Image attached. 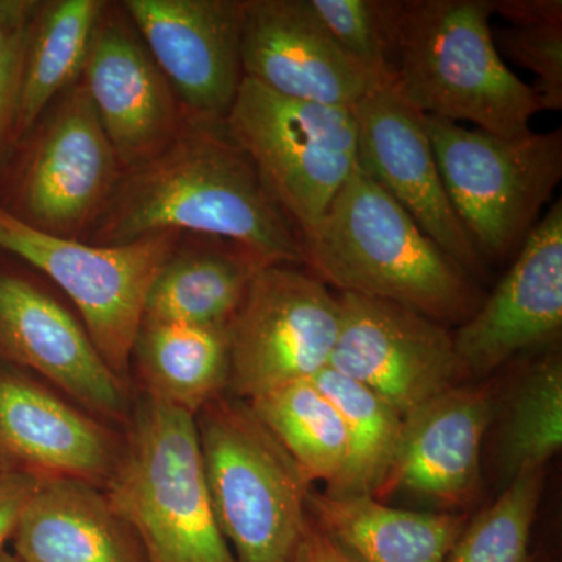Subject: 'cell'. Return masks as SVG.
Returning <instances> with one entry per match:
<instances>
[{"instance_id": "cell-10", "label": "cell", "mask_w": 562, "mask_h": 562, "mask_svg": "<svg viewBox=\"0 0 562 562\" xmlns=\"http://www.w3.org/2000/svg\"><path fill=\"white\" fill-rule=\"evenodd\" d=\"M31 136L14 214L41 232L79 239L124 173L81 79L55 99Z\"/></svg>"}, {"instance_id": "cell-28", "label": "cell", "mask_w": 562, "mask_h": 562, "mask_svg": "<svg viewBox=\"0 0 562 562\" xmlns=\"http://www.w3.org/2000/svg\"><path fill=\"white\" fill-rule=\"evenodd\" d=\"M543 471L524 472L512 480L497 502L465 525L447 562H530Z\"/></svg>"}, {"instance_id": "cell-17", "label": "cell", "mask_w": 562, "mask_h": 562, "mask_svg": "<svg viewBox=\"0 0 562 562\" xmlns=\"http://www.w3.org/2000/svg\"><path fill=\"white\" fill-rule=\"evenodd\" d=\"M492 416L490 386L458 384L403 417L397 449L375 498L405 492L441 506L471 502Z\"/></svg>"}, {"instance_id": "cell-27", "label": "cell", "mask_w": 562, "mask_h": 562, "mask_svg": "<svg viewBox=\"0 0 562 562\" xmlns=\"http://www.w3.org/2000/svg\"><path fill=\"white\" fill-rule=\"evenodd\" d=\"M562 446V361L546 355L524 373L502 430L501 464L508 482L546 469Z\"/></svg>"}, {"instance_id": "cell-18", "label": "cell", "mask_w": 562, "mask_h": 562, "mask_svg": "<svg viewBox=\"0 0 562 562\" xmlns=\"http://www.w3.org/2000/svg\"><path fill=\"white\" fill-rule=\"evenodd\" d=\"M0 358L32 369L102 416L124 412L121 379L68 310L31 281L0 276Z\"/></svg>"}, {"instance_id": "cell-7", "label": "cell", "mask_w": 562, "mask_h": 562, "mask_svg": "<svg viewBox=\"0 0 562 562\" xmlns=\"http://www.w3.org/2000/svg\"><path fill=\"white\" fill-rule=\"evenodd\" d=\"M225 127L301 236L358 165L353 111L283 98L254 80H243Z\"/></svg>"}, {"instance_id": "cell-33", "label": "cell", "mask_w": 562, "mask_h": 562, "mask_svg": "<svg viewBox=\"0 0 562 562\" xmlns=\"http://www.w3.org/2000/svg\"><path fill=\"white\" fill-rule=\"evenodd\" d=\"M494 13L517 27L562 25L561 0H494Z\"/></svg>"}, {"instance_id": "cell-20", "label": "cell", "mask_w": 562, "mask_h": 562, "mask_svg": "<svg viewBox=\"0 0 562 562\" xmlns=\"http://www.w3.org/2000/svg\"><path fill=\"white\" fill-rule=\"evenodd\" d=\"M11 541L20 562H147L106 494L80 480H40Z\"/></svg>"}, {"instance_id": "cell-26", "label": "cell", "mask_w": 562, "mask_h": 562, "mask_svg": "<svg viewBox=\"0 0 562 562\" xmlns=\"http://www.w3.org/2000/svg\"><path fill=\"white\" fill-rule=\"evenodd\" d=\"M247 403L310 484L330 486L338 479L346 462V428L341 414L313 379L284 384Z\"/></svg>"}, {"instance_id": "cell-5", "label": "cell", "mask_w": 562, "mask_h": 562, "mask_svg": "<svg viewBox=\"0 0 562 562\" xmlns=\"http://www.w3.org/2000/svg\"><path fill=\"white\" fill-rule=\"evenodd\" d=\"M106 484L147 562H236L211 508L192 414L147 398Z\"/></svg>"}, {"instance_id": "cell-22", "label": "cell", "mask_w": 562, "mask_h": 562, "mask_svg": "<svg viewBox=\"0 0 562 562\" xmlns=\"http://www.w3.org/2000/svg\"><path fill=\"white\" fill-rule=\"evenodd\" d=\"M308 512L360 562H447L465 527L457 513L408 512L375 497L310 491Z\"/></svg>"}, {"instance_id": "cell-3", "label": "cell", "mask_w": 562, "mask_h": 562, "mask_svg": "<svg viewBox=\"0 0 562 562\" xmlns=\"http://www.w3.org/2000/svg\"><path fill=\"white\" fill-rule=\"evenodd\" d=\"M494 0H402L391 88L422 116L522 138L542 105L506 68L492 35Z\"/></svg>"}, {"instance_id": "cell-1", "label": "cell", "mask_w": 562, "mask_h": 562, "mask_svg": "<svg viewBox=\"0 0 562 562\" xmlns=\"http://www.w3.org/2000/svg\"><path fill=\"white\" fill-rule=\"evenodd\" d=\"M158 232L220 236L268 265L305 268L301 233L225 121H188L168 149L122 173L87 236L117 246Z\"/></svg>"}, {"instance_id": "cell-15", "label": "cell", "mask_w": 562, "mask_h": 562, "mask_svg": "<svg viewBox=\"0 0 562 562\" xmlns=\"http://www.w3.org/2000/svg\"><path fill=\"white\" fill-rule=\"evenodd\" d=\"M351 111L358 128V168L472 279L482 280L486 265L447 195L422 114L405 105L391 85L375 88Z\"/></svg>"}, {"instance_id": "cell-35", "label": "cell", "mask_w": 562, "mask_h": 562, "mask_svg": "<svg viewBox=\"0 0 562 562\" xmlns=\"http://www.w3.org/2000/svg\"><path fill=\"white\" fill-rule=\"evenodd\" d=\"M0 562H20L18 558L14 557L13 552H9V550H0Z\"/></svg>"}, {"instance_id": "cell-30", "label": "cell", "mask_w": 562, "mask_h": 562, "mask_svg": "<svg viewBox=\"0 0 562 562\" xmlns=\"http://www.w3.org/2000/svg\"><path fill=\"white\" fill-rule=\"evenodd\" d=\"M501 55L535 74L543 111L562 109V25H524L492 32Z\"/></svg>"}, {"instance_id": "cell-9", "label": "cell", "mask_w": 562, "mask_h": 562, "mask_svg": "<svg viewBox=\"0 0 562 562\" xmlns=\"http://www.w3.org/2000/svg\"><path fill=\"white\" fill-rule=\"evenodd\" d=\"M303 269L291 265L261 269L228 324V387L241 401L312 380L330 366L341 305L327 284Z\"/></svg>"}, {"instance_id": "cell-4", "label": "cell", "mask_w": 562, "mask_h": 562, "mask_svg": "<svg viewBox=\"0 0 562 562\" xmlns=\"http://www.w3.org/2000/svg\"><path fill=\"white\" fill-rule=\"evenodd\" d=\"M198 416L211 508L236 562H292L310 522L308 480L249 403L221 395Z\"/></svg>"}, {"instance_id": "cell-29", "label": "cell", "mask_w": 562, "mask_h": 562, "mask_svg": "<svg viewBox=\"0 0 562 562\" xmlns=\"http://www.w3.org/2000/svg\"><path fill=\"white\" fill-rule=\"evenodd\" d=\"M333 40L380 87L392 83L402 0H308Z\"/></svg>"}, {"instance_id": "cell-11", "label": "cell", "mask_w": 562, "mask_h": 562, "mask_svg": "<svg viewBox=\"0 0 562 562\" xmlns=\"http://www.w3.org/2000/svg\"><path fill=\"white\" fill-rule=\"evenodd\" d=\"M341 328L330 368L408 416L465 373L441 322L379 299L339 292Z\"/></svg>"}, {"instance_id": "cell-6", "label": "cell", "mask_w": 562, "mask_h": 562, "mask_svg": "<svg viewBox=\"0 0 562 562\" xmlns=\"http://www.w3.org/2000/svg\"><path fill=\"white\" fill-rule=\"evenodd\" d=\"M454 213L484 265L516 257L562 179V132L502 138L422 116Z\"/></svg>"}, {"instance_id": "cell-13", "label": "cell", "mask_w": 562, "mask_h": 562, "mask_svg": "<svg viewBox=\"0 0 562 562\" xmlns=\"http://www.w3.org/2000/svg\"><path fill=\"white\" fill-rule=\"evenodd\" d=\"M80 79L124 172L162 154L190 121L121 5L102 11Z\"/></svg>"}, {"instance_id": "cell-24", "label": "cell", "mask_w": 562, "mask_h": 562, "mask_svg": "<svg viewBox=\"0 0 562 562\" xmlns=\"http://www.w3.org/2000/svg\"><path fill=\"white\" fill-rule=\"evenodd\" d=\"M105 0L41 2L29 40L11 144L31 135L55 99L80 80Z\"/></svg>"}, {"instance_id": "cell-2", "label": "cell", "mask_w": 562, "mask_h": 562, "mask_svg": "<svg viewBox=\"0 0 562 562\" xmlns=\"http://www.w3.org/2000/svg\"><path fill=\"white\" fill-rule=\"evenodd\" d=\"M302 243L305 268L344 294L398 303L443 325H461L482 305L476 280L358 165Z\"/></svg>"}, {"instance_id": "cell-32", "label": "cell", "mask_w": 562, "mask_h": 562, "mask_svg": "<svg viewBox=\"0 0 562 562\" xmlns=\"http://www.w3.org/2000/svg\"><path fill=\"white\" fill-rule=\"evenodd\" d=\"M38 483L40 479L29 473L0 469V550H5V543L13 539Z\"/></svg>"}, {"instance_id": "cell-14", "label": "cell", "mask_w": 562, "mask_h": 562, "mask_svg": "<svg viewBox=\"0 0 562 562\" xmlns=\"http://www.w3.org/2000/svg\"><path fill=\"white\" fill-rule=\"evenodd\" d=\"M562 328V202L532 228L508 272L452 333L465 376H484L525 351L552 346Z\"/></svg>"}, {"instance_id": "cell-31", "label": "cell", "mask_w": 562, "mask_h": 562, "mask_svg": "<svg viewBox=\"0 0 562 562\" xmlns=\"http://www.w3.org/2000/svg\"><path fill=\"white\" fill-rule=\"evenodd\" d=\"M38 0H0V160L10 146Z\"/></svg>"}, {"instance_id": "cell-12", "label": "cell", "mask_w": 562, "mask_h": 562, "mask_svg": "<svg viewBox=\"0 0 562 562\" xmlns=\"http://www.w3.org/2000/svg\"><path fill=\"white\" fill-rule=\"evenodd\" d=\"M188 120L225 121L244 80V0L120 3Z\"/></svg>"}, {"instance_id": "cell-25", "label": "cell", "mask_w": 562, "mask_h": 562, "mask_svg": "<svg viewBox=\"0 0 562 562\" xmlns=\"http://www.w3.org/2000/svg\"><path fill=\"white\" fill-rule=\"evenodd\" d=\"M313 382L341 414L347 435L342 471L324 494L375 497L397 449L403 417L390 403L330 366L314 375Z\"/></svg>"}, {"instance_id": "cell-21", "label": "cell", "mask_w": 562, "mask_h": 562, "mask_svg": "<svg viewBox=\"0 0 562 562\" xmlns=\"http://www.w3.org/2000/svg\"><path fill=\"white\" fill-rule=\"evenodd\" d=\"M199 236L162 266L147 295L143 322L227 327L251 280L271 266L243 244Z\"/></svg>"}, {"instance_id": "cell-23", "label": "cell", "mask_w": 562, "mask_h": 562, "mask_svg": "<svg viewBox=\"0 0 562 562\" xmlns=\"http://www.w3.org/2000/svg\"><path fill=\"white\" fill-rule=\"evenodd\" d=\"M135 357L149 397L198 416L231 382L227 327L143 322Z\"/></svg>"}, {"instance_id": "cell-34", "label": "cell", "mask_w": 562, "mask_h": 562, "mask_svg": "<svg viewBox=\"0 0 562 562\" xmlns=\"http://www.w3.org/2000/svg\"><path fill=\"white\" fill-rule=\"evenodd\" d=\"M292 562H360L310 514L308 527Z\"/></svg>"}, {"instance_id": "cell-8", "label": "cell", "mask_w": 562, "mask_h": 562, "mask_svg": "<svg viewBox=\"0 0 562 562\" xmlns=\"http://www.w3.org/2000/svg\"><path fill=\"white\" fill-rule=\"evenodd\" d=\"M180 232H158L117 246L49 235L0 205V250L46 273L74 302L103 361L124 375L144 321L147 295Z\"/></svg>"}, {"instance_id": "cell-19", "label": "cell", "mask_w": 562, "mask_h": 562, "mask_svg": "<svg viewBox=\"0 0 562 562\" xmlns=\"http://www.w3.org/2000/svg\"><path fill=\"white\" fill-rule=\"evenodd\" d=\"M121 454L99 422L16 369L0 368V469L109 483Z\"/></svg>"}, {"instance_id": "cell-16", "label": "cell", "mask_w": 562, "mask_h": 562, "mask_svg": "<svg viewBox=\"0 0 562 562\" xmlns=\"http://www.w3.org/2000/svg\"><path fill=\"white\" fill-rule=\"evenodd\" d=\"M241 65L244 79L295 101L351 110L380 88L308 0H244Z\"/></svg>"}]
</instances>
